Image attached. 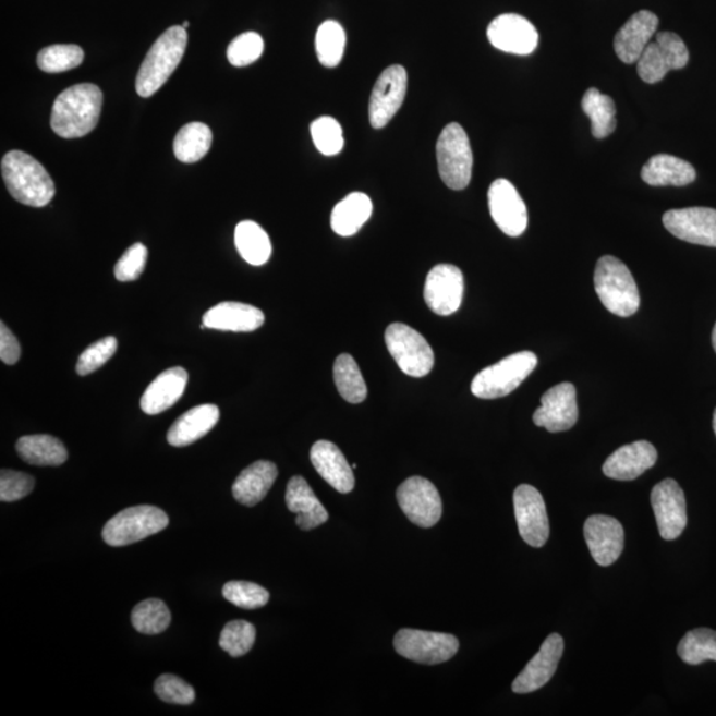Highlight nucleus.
Here are the masks:
<instances>
[{"instance_id":"1","label":"nucleus","mask_w":716,"mask_h":716,"mask_svg":"<svg viewBox=\"0 0 716 716\" xmlns=\"http://www.w3.org/2000/svg\"><path fill=\"white\" fill-rule=\"evenodd\" d=\"M102 92L95 84H77L61 92L54 101L51 128L59 137L87 136L99 124Z\"/></svg>"},{"instance_id":"2","label":"nucleus","mask_w":716,"mask_h":716,"mask_svg":"<svg viewBox=\"0 0 716 716\" xmlns=\"http://www.w3.org/2000/svg\"><path fill=\"white\" fill-rule=\"evenodd\" d=\"M2 175L11 197L26 206L45 207L57 193L45 167L21 150L9 151L3 157Z\"/></svg>"},{"instance_id":"3","label":"nucleus","mask_w":716,"mask_h":716,"mask_svg":"<svg viewBox=\"0 0 716 716\" xmlns=\"http://www.w3.org/2000/svg\"><path fill=\"white\" fill-rule=\"evenodd\" d=\"M187 33L182 26H173L159 36L141 64L136 90L141 97L156 94L180 65L186 52Z\"/></svg>"},{"instance_id":"4","label":"nucleus","mask_w":716,"mask_h":716,"mask_svg":"<svg viewBox=\"0 0 716 716\" xmlns=\"http://www.w3.org/2000/svg\"><path fill=\"white\" fill-rule=\"evenodd\" d=\"M595 289L599 300L611 314L630 317L640 308V292L632 272L615 256H603L597 262Z\"/></svg>"},{"instance_id":"5","label":"nucleus","mask_w":716,"mask_h":716,"mask_svg":"<svg viewBox=\"0 0 716 716\" xmlns=\"http://www.w3.org/2000/svg\"><path fill=\"white\" fill-rule=\"evenodd\" d=\"M536 365L535 353L529 351L513 353L477 373L471 384V391L482 400L506 397L522 385L535 371Z\"/></svg>"},{"instance_id":"6","label":"nucleus","mask_w":716,"mask_h":716,"mask_svg":"<svg viewBox=\"0 0 716 716\" xmlns=\"http://www.w3.org/2000/svg\"><path fill=\"white\" fill-rule=\"evenodd\" d=\"M440 179L452 190H463L473 177L474 156L468 133L457 122L445 128L437 143Z\"/></svg>"},{"instance_id":"7","label":"nucleus","mask_w":716,"mask_h":716,"mask_svg":"<svg viewBox=\"0 0 716 716\" xmlns=\"http://www.w3.org/2000/svg\"><path fill=\"white\" fill-rule=\"evenodd\" d=\"M168 525L169 518L161 508L131 507L109 520L102 530V537L109 546L125 547L158 534Z\"/></svg>"},{"instance_id":"8","label":"nucleus","mask_w":716,"mask_h":716,"mask_svg":"<svg viewBox=\"0 0 716 716\" xmlns=\"http://www.w3.org/2000/svg\"><path fill=\"white\" fill-rule=\"evenodd\" d=\"M385 342L391 357L405 375L421 378L432 372L433 349L417 330L402 323L390 324L385 332Z\"/></svg>"},{"instance_id":"9","label":"nucleus","mask_w":716,"mask_h":716,"mask_svg":"<svg viewBox=\"0 0 716 716\" xmlns=\"http://www.w3.org/2000/svg\"><path fill=\"white\" fill-rule=\"evenodd\" d=\"M690 53L681 36L675 33H657L636 61V72L642 82L659 83L670 71L688 65Z\"/></svg>"},{"instance_id":"10","label":"nucleus","mask_w":716,"mask_h":716,"mask_svg":"<svg viewBox=\"0 0 716 716\" xmlns=\"http://www.w3.org/2000/svg\"><path fill=\"white\" fill-rule=\"evenodd\" d=\"M395 647L403 658L422 665H438L456 656L459 641L452 634L401 629L395 636Z\"/></svg>"},{"instance_id":"11","label":"nucleus","mask_w":716,"mask_h":716,"mask_svg":"<svg viewBox=\"0 0 716 716\" xmlns=\"http://www.w3.org/2000/svg\"><path fill=\"white\" fill-rule=\"evenodd\" d=\"M397 501L410 522L432 529L442 517V499L436 486L422 476L409 477L397 489Z\"/></svg>"},{"instance_id":"12","label":"nucleus","mask_w":716,"mask_h":716,"mask_svg":"<svg viewBox=\"0 0 716 716\" xmlns=\"http://www.w3.org/2000/svg\"><path fill=\"white\" fill-rule=\"evenodd\" d=\"M519 534L529 546L542 548L549 537L546 501L535 487L520 485L513 493Z\"/></svg>"},{"instance_id":"13","label":"nucleus","mask_w":716,"mask_h":716,"mask_svg":"<svg viewBox=\"0 0 716 716\" xmlns=\"http://www.w3.org/2000/svg\"><path fill=\"white\" fill-rule=\"evenodd\" d=\"M408 90V73L401 65H391L378 77L369 104V120L375 130L387 126L402 107Z\"/></svg>"},{"instance_id":"14","label":"nucleus","mask_w":716,"mask_h":716,"mask_svg":"<svg viewBox=\"0 0 716 716\" xmlns=\"http://www.w3.org/2000/svg\"><path fill=\"white\" fill-rule=\"evenodd\" d=\"M651 500L660 537L676 541L688 525L683 489L676 481L665 480L653 488Z\"/></svg>"},{"instance_id":"15","label":"nucleus","mask_w":716,"mask_h":716,"mask_svg":"<svg viewBox=\"0 0 716 716\" xmlns=\"http://www.w3.org/2000/svg\"><path fill=\"white\" fill-rule=\"evenodd\" d=\"M488 207L495 224L506 235L517 238L527 230V206L510 181L500 179L488 189Z\"/></svg>"},{"instance_id":"16","label":"nucleus","mask_w":716,"mask_h":716,"mask_svg":"<svg viewBox=\"0 0 716 716\" xmlns=\"http://www.w3.org/2000/svg\"><path fill=\"white\" fill-rule=\"evenodd\" d=\"M464 278L452 265H438L427 274L424 298L427 307L439 316H450L461 307Z\"/></svg>"},{"instance_id":"17","label":"nucleus","mask_w":716,"mask_h":716,"mask_svg":"<svg viewBox=\"0 0 716 716\" xmlns=\"http://www.w3.org/2000/svg\"><path fill=\"white\" fill-rule=\"evenodd\" d=\"M578 420L577 388L571 383L547 390L542 397V406L534 414L535 425L547 428L549 433L567 432L577 425Z\"/></svg>"},{"instance_id":"18","label":"nucleus","mask_w":716,"mask_h":716,"mask_svg":"<svg viewBox=\"0 0 716 716\" xmlns=\"http://www.w3.org/2000/svg\"><path fill=\"white\" fill-rule=\"evenodd\" d=\"M664 226L681 241L716 247V210L688 207L665 213Z\"/></svg>"},{"instance_id":"19","label":"nucleus","mask_w":716,"mask_h":716,"mask_svg":"<svg viewBox=\"0 0 716 716\" xmlns=\"http://www.w3.org/2000/svg\"><path fill=\"white\" fill-rule=\"evenodd\" d=\"M489 43L499 51L527 57L538 45V33L534 24L518 14L495 17L487 28Z\"/></svg>"},{"instance_id":"20","label":"nucleus","mask_w":716,"mask_h":716,"mask_svg":"<svg viewBox=\"0 0 716 716\" xmlns=\"http://www.w3.org/2000/svg\"><path fill=\"white\" fill-rule=\"evenodd\" d=\"M584 536L593 559L602 567L614 565L626 546V531L622 524L607 515L587 518Z\"/></svg>"},{"instance_id":"21","label":"nucleus","mask_w":716,"mask_h":716,"mask_svg":"<svg viewBox=\"0 0 716 716\" xmlns=\"http://www.w3.org/2000/svg\"><path fill=\"white\" fill-rule=\"evenodd\" d=\"M565 653V640L560 634L554 633L543 642L541 651L532 658L524 670L520 672L512 683V691L517 694L534 693L541 690L553 679Z\"/></svg>"},{"instance_id":"22","label":"nucleus","mask_w":716,"mask_h":716,"mask_svg":"<svg viewBox=\"0 0 716 716\" xmlns=\"http://www.w3.org/2000/svg\"><path fill=\"white\" fill-rule=\"evenodd\" d=\"M658 23L657 15L646 10L639 11L630 17L615 38L618 59L627 64L636 63L648 43L656 36Z\"/></svg>"},{"instance_id":"23","label":"nucleus","mask_w":716,"mask_h":716,"mask_svg":"<svg viewBox=\"0 0 716 716\" xmlns=\"http://www.w3.org/2000/svg\"><path fill=\"white\" fill-rule=\"evenodd\" d=\"M658 452L647 440L622 446L605 461L604 474L615 481H634L657 463Z\"/></svg>"},{"instance_id":"24","label":"nucleus","mask_w":716,"mask_h":716,"mask_svg":"<svg viewBox=\"0 0 716 716\" xmlns=\"http://www.w3.org/2000/svg\"><path fill=\"white\" fill-rule=\"evenodd\" d=\"M311 462L324 481L341 494L354 488V475L351 464L341 450L329 440H317L311 449Z\"/></svg>"},{"instance_id":"25","label":"nucleus","mask_w":716,"mask_h":716,"mask_svg":"<svg viewBox=\"0 0 716 716\" xmlns=\"http://www.w3.org/2000/svg\"><path fill=\"white\" fill-rule=\"evenodd\" d=\"M204 326L224 332H253L265 324V314L254 305L223 302L206 312Z\"/></svg>"},{"instance_id":"26","label":"nucleus","mask_w":716,"mask_h":716,"mask_svg":"<svg viewBox=\"0 0 716 716\" xmlns=\"http://www.w3.org/2000/svg\"><path fill=\"white\" fill-rule=\"evenodd\" d=\"M187 378V372L181 366L165 371L145 390L141 398V409L149 415L167 412L185 393Z\"/></svg>"},{"instance_id":"27","label":"nucleus","mask_w":716,"mask_h":716,"mask_svg":"<svg viewBox=\"0 0 716 716\" xmlns=\"http://www.w3.org/2000/svg\"><path fill=\"white\" fill-rule=\"evenodd\" d=\"M286 503L289 510L296 513V524L300 530L311 531L327 523L328 512L317 499L308 482L303 476H293L287 485Z\"/></svg>"},{"instance_id":"28","label":"nucleus","mask_w":716,"mask_h":716,"mask_svg":"<svg viewBox=\"0 0 716 716\" xmlns=\"http://www.w3.org/2000/svg\"><path fill=\"white\" fill-rule=\"evenodd\" d=\"M219 409L211 403L190 409L169 428L168 442L175 448L197 442L218 424Z\"/></svg>"},{"instance_id":"29","label":"nucleus","mask_w":716,"mask_h":716,"mask_svg":"<svg viewBox=\"0 0 716 716\" xmlns=\"http://www.w3.org/2000/svg\"><path fill=\"white\" fill-rule=\"evenodd\" d=\"M277 477L278 468L275 466V463L255 462L236 477L234 486H232V495L238 503L247 507L256 506L266 498Z\"/></svg>"},{"instance_id":"30","label":"nucleus","mask_w":716,"mask_h":716,"mask_svg":"<svg viewBox=\"0 0 716 716\" xmlns=\"http://www.w3.org/2000/svg\"><path fill=\"white\" fill-rule=\"evenodd\" d=\"M641 177L651 186H688L695 181L696 171L682 158L657 155L644 165Z\"/></svg>"},{"instance_id":"31","label":"nucleus","mask_w":716,"mask_h":716,"mask_svg":"<svg viewBox=\"0 0 716 716\" xmlns=\"http://www.w3.org/2000/svg\"><path fill=\"white\" fill-rule=\"evenodd\" d=\"M373 211L372 201L364 193H352L335 206L330 226L340 236L357 234L361 228L368 222Z\"/></svg>"},{"instance_id":"32","label":"nucleus","mask_w":716,"mask_h":716,"mask_svg":"<svg viewBox=\"0 0 716 716\" xmlns=\"http://www.w3.org/2000/svg\"><path fill=\"white\" fill-rule=\"evenodd\" d=\"M17 454L34 466H60L69 459V451L61 440L47 434L22 437L16 442Z\"/></svg>"},{"instance_id":"33","label":"nucleus","mask_w":716,"mask_h":716,"mask_svg":"<svg viewBox=\"0 0 716 716\" xmlns=\"http://www.w3.org/2000/svg\"><path fill=\"white\" fill-rule=\"evenodd\" d=\"M235 246L251 266H263L271 258L272 244L267 232L253 220H243L235 229Z\"/></svg>"},{"instance_id":"34","label":"nucleus","mask_w":716,"mask_h":716,"mask_svg":"<svg viewBox=\"0 0 716 716\" xmlns=\"http://www.w3.org/2000/svg\"><path fill=\"white\" fill-rule=\"evenodd\" d=\"M213 133L209 126L202 122H190L177 133L174 138V155L183 163L201 161L209 153Z\"/></svg>"},{"instance_id":"35","label":"nucleus","mask_w":716,"mask_h":716,"mask_svg":"<svg viewBox=\"0 0 716 716\" xmlns=\"http://www.w3.org/2000/svg\"><path fill=\"white\" fill-rule=\"evenodd\" d=\"M581 107L591 119L593 136L603 139L616 131V106L611 97L591 88L585 92Z\"/></svg>"},{"instance_id":"36","label":"nucleus","mask_w":716,"mask_h":716,"mask_svg":"<svg viewBox=\"0 0 716 716\" xmlns=\"http://www.w3.org/2000/svg\"><path fill=\"white\" fill-rule=\"evenodd\" d=\"M333 377L339 393L345 401L361 403L368 396L363 373L351 354H340L333 366Z\"/></svg>"},{"instance_id":"37","label":"nucleus","mask_w":716,"mask_h":716,"mask_svg":"<svg viewBox=\"0 0 716 716\" xmlns=\"http://www.w3.org/2000/svg\"><path fill=\"white\" fill-rule=\"evenodd\" d=\"M347 35L341 24L327 21L321 24L316 34V52L318 61L327 69H335L344 57Z\"/></svg>"},{"instance_id":"38","label":"nucleus","mask_w":716,"mask_h":716,"mask_svg":"<svg viewBox=\"0 0 716 716\" xmlns=\"http://www.w3.org/2000/svg\"><path fill=\"white\" fill-rule=\"evenodd\" d=\"M678 656L689 665L716 660V632L712 629H694L678 645Z\"/></svg>"},{"instance_id":"39","label":"nucleus","mask_w":716,"mask_h":716,"mask_svg":"<svg viewBox=\"0 0 716 716\" xmlns=\"http://www.w3.org/2000/svg\"><path fill=\"white\" fill-rule=\"evenodd\" d=\"M170 610L161 599L150 598L139 603L132 611V623L137 632L155 635L170 626Z\"/></svg>"},{"instance_id":"40","label":"nucleus","mask_w":716,"mask_h":716,"mask_svg":"<svg viewBox=\"0 0 716 716\" xmlns=\"http://www.w3.org/2000/svg\"><path fill=\"white\" fill-rule=\"evenodd\" d=\"M36 61H38V66L43 72H66L82 65L84 51L82 47L75 45H54L43 48Z\"/></svg>"},{"instance_id":"41","label":"nucleus","mask_w":716,"mask_h":716,"mask_svg":"<svg viewBox=\"0 0 716 716\" xmlns=\"http://www.w3.org/2000/svg\"><path fill=\"white\" fill-rule=\"evenodd\" d=\"M311 136L324 156H336L344 148V134L338 120L324 116L311 124Z\"/></svg>"},{"instance_id":"42","label":"nucleus","mask_w":716,"mask_h":716,"mask_svg":"<svg viewBox=\"0 0 716 716\" xmlns=\"http://www.w3.org/2000/svg\"><path fill=\"white\" fill-rule=\"evenodd\" d=\"M256 630L247 621H231L220 633L219 645L231 657L247 654L255 644Z\"/></svg>"},{"instance_id":"43","label":"nucleus","mask_w":716,"mask_h":716,"mask_svg":"<svg viewBox=\"0 0 716 716\" xmlns=\"http://www.w3.org/2000/svg\"><path fill=\"white\" fill-rule=\"evenodd\" d=\"M223 597L235 607L258 609L265 607L269 593L265 587L247 581H230L223 586Z\"/></svg>"},{"instance_id":"44","label":"nucleus","mask_w":716,"mask_h":716,"mask_svg":"<svg viewBox=\"0 0 716 716\" xmlns=\"http://www.w3.org/2000/svg\"><path fill=\"white\" fill-rule=\"evenodd\" d=\"M263 51H265V41L262 36L256 33H246L236 36L230 43L228 59L231 65L242 69V66L255 63L262 57Z\"/></svg>"},{"instance_id":"45","label":"nucleus","mask_w":716,"mask_h":716,"mask_svg":"<svg viewBox=\"0 0 716 716\" xmlns=\"http://www.w3.org/2000/svg\"><path fill=\"white\" fill-rule=\"evenodd\" d=\"M116 351H118V340L113 336L94 342L80 354L76 365L77 375L84 377L100 369L107 361L113 357Z\"/></svg>"},{"instance_id":"46","label":"nucleus","mask_w":716,"mask_h":716,"mask_svg":"<svg viewBox=\"0 0 716 716\" xmlns=\"http://www.w3.org/2000/svg\"><path fill=\"white\" fill-rule=\"evenodd\" d=\"M155 691L159 700L173 705H192L195 701V691L183 679L163 675L159 677L155 684Z\"/></svg>"},{"instance_id":"47","label":"nucleus","mask_w":716,"mask_h":716,"mask_svg":"<svg viewBox=\"0 0 716 716\" xmlns=\"http://www.w3.org/2000/svg\"><path fill=\"white\" fill-rule=\"evenodd\" d=\"M146 260H148V248L143 243L133 244L116 265V279L122 281V283L137 280L141 274L144 272Z\"/></svg>"},{"instance_id":"48","label":"nucleus","mask_w":716,"mask_h":716,"mask_svg":"<svg viewBox=\"0 0 716 716\" xmlns=\"http://www.w3.org/2000/svg\"><path fill=\"white\" fill-rule=\"evenodd\" d=\"M35 480L20 471L2 470L0 474V500L16 501L33 493Z\"/></svg>"},{"instance_id":"49","label":"nucleus","mask_w":716,"mask_h":716,"mask_svg":"<svg viewBox=\"0 0 716 716\" xmlns=\"http://www.w3.org/2000/svg\"><path fill=\"white\" fill-rule=\"evenodd\" d=\"M0 359L8 365H15L21 359L20 341L4 323L0 324Z\"/></svg>"},{"instance_id":"50","label":"nucleus","mask_w":716,"mask_h":716,"mask_svg":"<svg viewBox=\"0 0 716 716\" xmlns=\"http://www.w3.org/2000/svg\"><path fill=\"white\" fill-rule=\"evenodd\" d=\"M713 347H714L715 352H716V324H715V327H714V330H713Z\"/></svg>"},{"instance_id":"51","label":"nucleus","mask_w":716,"mask_h":716,"mask_svg":"<svg viewBox=\"0 0 716 716\" xmlns=\"http://www.w3.org/2000/svg\"><path fill=\"white\" fill-rule=\"evenodd\" d=\"M713 426H714V432H715V436H716V409H715V413H714Z\"/></svg>"},{"instance_id":"52","label":"nucleus","mask_w":716,"mask_h":716,"mask_svg":"<svg viewBox=\"0 0 716 716\" xmlns=\"http://www.w3.org/2000/svg\"><path fill=\"white\" fill-rule=\"evenodd\" d=\"M189 26H190V23H189V22H183V23H182V27H183V28L186 29Z\"/></svg>"}]
</instances>
